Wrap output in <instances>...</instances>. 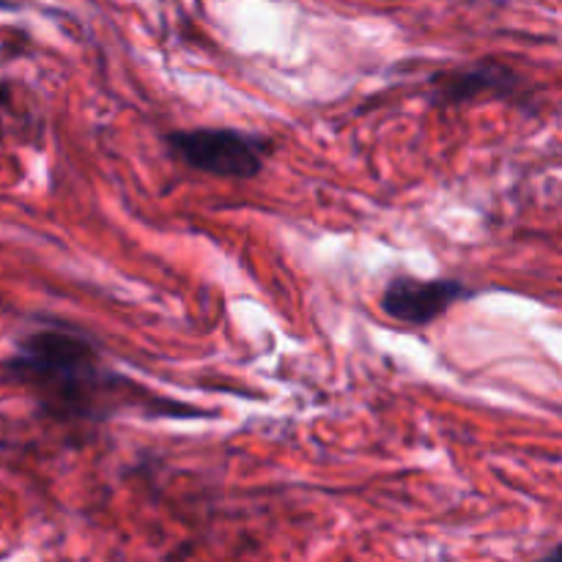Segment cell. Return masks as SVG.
<instances>
[{
	"label": "cell",
	"instance_id": "obj_1",
	"mask_svg": "<svg viewBox=\"0 0 562 562\" xmlns=\"http://www.w3.org/2000/svg\"><path fill=\"white\" fill-rule=\"evenodd\" d=\"M5 379L20 384L44 417L60 426H97L135 395L137 384L102 360L91 338L69 324H42L22 335L5 360Z\"/></svg>",
	"mask_w": 562,
	"mask_h": 562
},
{
	"label": "cell",
	"instance_id": "obj_2",
	"mask_svg": "<svg viewBox=\"0 0 562 562\" xmlns=\"http://www.w3.org/2000/svg\"><path fill=\"white\" fill-rule=\"evenodd\" d=\"M165 143L179 162L217 179H256L274 154L272 137L234 126L173 130L165 135Z\"/></svg>",
	"mask_w": 562,
	"mask_h": 562
},
{
	"label": "cell",
	"instance_id": "obj_3",
	"mask_svg": "<svg viewBox=\"0 0 562 562\" xmlns=\"http://www.w3.org/2000/svg\"><path fill=\"white\" fill-rule=\"evenodd\" d=\"M428 97L434 104H467L477 99H494V102H516L521 108L532 102L530 82L497 58L477 60L472 66H453L431 75L428 80Z\"/></svg>",
	"mask_w": 562,
	"mask_h": 562
},
{
	"label": "cell",
	"instance_id": "obj_4",
	"mask_svg": "<svg viewBox=\"0 0 562 562\" xmlns=\"http://www.w3.org/2000/svg\"><path fill=\"white\" fill-rule=\"evenodd\" d=\"M470 296H475V289L456 278L420 280L398 274L384 285L379 305L393 322L406 324V327H431L450 307Z\"/></svg>",
	"mask_w": 562,
	"mask_h": 562
},
{
	"label": "cell",
	"instance_id": "obj_5",
	"mask_svg": "<svg viewBox=\"0 0 562 562\" xmlns=\"http://www.w3.org/2000/svg\"><path fill=\"white\" fill-rule=\"evenodd\" d=\"M549 558H552V560H562V543H560V547H554L552 552H549Z\"/></svg>",
	"mask_w": 562,
	"mask_h": 562
}]
</instances>
